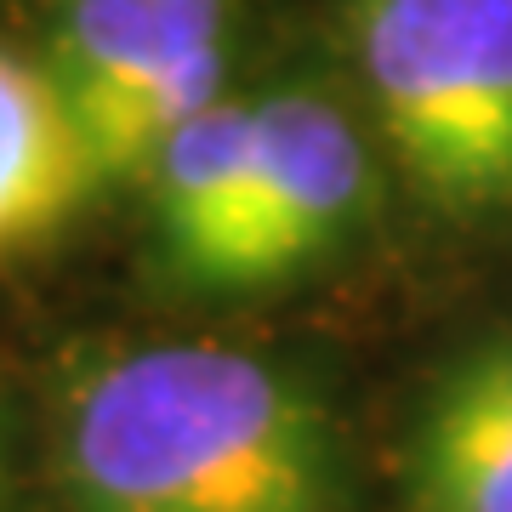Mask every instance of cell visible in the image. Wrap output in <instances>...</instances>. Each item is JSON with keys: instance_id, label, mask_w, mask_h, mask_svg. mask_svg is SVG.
<instances>
[{"instance_id": "6da1fadb", "label": "cell", "mask_w": 512, "mask_h": 512, "mask_svg": "<svg viewBox=\"0 0 512 512\" xmlns=\"http://www.w3.org/2000/svg\"><path fill=\"white\" fill-rule=\"evenodd\" d=\"M57 478L74 512H342L348 461L308 376L165 342L63 393Z\"/></svg>"}, {"instance_id": "7a4b0ae2", "label": "cell", "mask_w": 512, "mask_h": 512, "mask_svg": "<svg viewBox=\"0 0 512 512\" xmlns=\"http://www.w3.org/2000/svg\"><path fill=\"white\" fill-rule=\"evenodd\" d=\"M376 131L450 222L512 217V0H353Z\"/></svg>"}, {"instance_id": "3957f363", "label": "cell", "mask_w": 512, "mask_h": 512, "mask_svg": "<svg viewBox=\"0 0 512 512\" xmlns=\"http://www.w3.org/2000/svg\"><path fill=\"white\" fill-rule=\"evenodd\" d=\"M376 194V171L353 120L325 92L256 97V177L239 228L228 285L256 291L319 268L359 228Z\"/></svg>"}, {"instance_id": "277c9868", "label": "cell", "mask_w": 512, "mask_h": 512, "mask_svg": "<svg viewBox=\"0 0 512 512\" xmlns=\"http://www.w3.org/2000/svg\"><path fill=\"white\" fill-rule=\"evenodd\" d=\"M410 512H512V330L467 348L427 387L410 450Z\"/></svg>"}, {"instance_id": "5b68a950", "label": "cell", "mask_w": 512, "mask_h": 512, "mask_svg": "<svg viewBox=\"0 0 512 512\" xmlns=\"http://www.w3.org/2000/svg\"><path fill=\"white\" fill-rule=\"evenodd\" d=\"M211 52H228V0H63L46 74L86 131Z\"/></svg>"}, {"instance_id": "8992f818", "label": "cell", "mask_w": 512, "mask_h": 512, "mask_svg": "<svg viewBox=\"0 0 512 512\" xmlns=\"http://www.w3.org/2000/svg\"><path fill=\"white\" fill-rule=\"evenodd\" d=\"M154 183V228L171 268L222 291L256 177V103L217 97L143 171Z\"/></svg>"}, {"instance_id": "52a82bcc", "label": "cell", "mask_w": 512, "mask_h": 512, "mask_svg": "<svg viewBox=\"0 0 512 512\" xmlns=\"http://www.w3.org/2000/svg\"><path fill=\"white\" fill-rule=\"evenodd\" d=\"M97 188L86 137L57 80L0 52V251H29Z\"/></svg>"}, {"instance_id": "ba28073f", "label": "cell", "mask_w": 512, "mask_h": 512, "mask_svg": "<svg viewBox=\"0 0 512 512\" xmlns=\"http://www.w3.org/2000/svg\"><path fill=\"white\" fill-rule=\"evenodd\" d=\"M12 495V427H6V404H0V501Z\"/></svg>"}, {"instance_id": "9c48e42d", "label": "cell", "mask_w": 512, "mask_h": 512, "mask_svg": "<svg viewBox=\"0 0 512 512\" xmlns=\"http://www.w3.org/2000/svg\"><path fill=\"white\" fill-rule=\"evenodd\" d=\"M0 512H6V501H0Z\"/></svg>"}]
</instances>
